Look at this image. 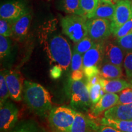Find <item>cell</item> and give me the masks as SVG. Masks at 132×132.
Masks as SVG:
<instances>
[{
    "label": "cell",
    "instance_id": "44dd1931",
    "mask_svg": "<svg viewBox=\"0 0 132 132\" xmlns=\"http://www.w3.org/2000/svg\"><path fill=\"white\" fill-rule=\"evenodd\" d=\"M61 11L67 14H76L81 15L80 0H59Z\"/></svg>",
    "mask_w": 132,
    "mask_h": 132
},
{
    "label": "cell",
    "instance_id": "603a6c76",
    "mask_svg": "<svg viewBox=\"0 0 132 132\" xmlns=\"http://www.w3.org/2000/svg\"><path fill=\"white\" fill-rule=\"evenodd\" d=\"M87 88L89 92L90 98L92 105L97 103L99 100L106 94L100 82L91 86H87Z\"/></svg>",
    "mask_w": 132,
    "mask_h": 132
},
{
    "label": "cell",
    "instance_id": "d4e9b609",
    "mask_svg": "<svg viewBox=\"0 0 132 132\" xmlns=\"http://www.w3.org/2000/svg\"><path fill=\"white\" fill-rule=\"evenodd\" d=\"M10 97V94L6 82L5 73L1 72L0 74V104L1 106L7 102V98Z\"/></svg>",
    "mask_w": 132,
    "mask_h": 132
},
{
    "label": "cell",
    "instance_id": "6da1fadb",
    "mask_svg": "<svg viewBox=\"0 0 132 132\" xmlns=\"http://www.w3.org/2000/svg\"><path fill=\"white\" fill-rule=\"evenodd\" d=\"M39 40L52 62L68 70L72 57V52L68 41L61 34L56 20L48 21L41 26Z\"/></svg>",
    "mask_w": 132,
    "mask_h": 132
},
{
    "label": "cell",
    "instance_id": "74e56055",
    "mask_svg": "<svg viewBox=\"0 0 132 132\" xmlns=\"http://www.w3.org/2000/svg\"><path fill=\"white\" fill-rule=\"evenodd\" d=\"M12 132H37V131L32 127L26 125V126L22 127L20 128L19 129L15 130V131Z\"/></svg>",
    "mask_w": 132,
    "mask_h": 132
},
{
    "label": "cell",
    "instance_id": "d6986e66",
    "mask_svg": "<svg viewBox=\"0 0 132 132\" xmlns=\"http://www.w3.org/2000/svg\"><path fill=\"white\" fill-rule=\"evenodd\" d=\"M100 75L105 79L120 78L123 76L122 69L121 66L113 64L103 62V64L99 67Z\"/></svg>",
    "mask_w": 132,
    "mask_h": 132
},
{
    "label": "cell",
    "instance_id": "5b68a950",
    "mask_svg": "<svg viewBox=\"0 0 132 132\" xmlns=\"http://www.w3.org/2000/svg\"><path fill=\"white\" fill-rule=\"evenodd\" d=\"M77 112L67 106L53 108L48 115L50 124L57 132H69Z\"/></svg>",
    "mask_w": 132,
    "mask_h": 132
},
{
    "label": "cell",
    "instance_id": "7c38bea8",
    "mask_svg": "<svg viewBox=\"0 0 132 132\" xmlns=\"http://www.w3.org/2000/svg\"><path fill=\"white\" fill-rule=\"evenodd\" d=\"M125 53L118 43L116 44L113 42L105 43L103 62L122 67L123 65Z\"/></svg>",
    "mask_w": 132,
    "mask_h": 132
},
{
    "label": "cell",
    "instance_id": "8fae6325",
    "mask_svg": "<svg viewBox=\"0 0 132 132\" xmlns=\"http://www.w3.org/2000/svg\"><path fill=\"white\" fill-rule=\"evenodd\" d=\"M105 42H96L91 48L83 54V68L98 66L103 61Z\"/></svg>",
    "mask_w": 132,
    "mask_h": 132
},
{
    "label": "cell",
    "instance_id": "ab89813d",
    "mask_svg": "<svg viewBox=\"0 0 132 132\" xmlns=\"http://www.w3.org/2000/svg\"><path fill=\"white\" fill-rule=\"evenodd\" d=\"M130 85H131V87L132 88V80H130Z\"/></svg>",
    "mask_w": 132,
    "mask_h": 132
},
{
    "label": "cell",
    "instance_id": "484cf974",
    "mask_svg": "<svg viewBox=\"0 0 132 132\" xmlns=\"http://www.w3.org/2000/svg\"><path fill=\"white\" fill-rule=\"evenodd\" d=\"M11 40L9 37L0 35V57L3 59L8 56L11 52Z\"/></svg>",
    "mask_w": 132,
    "mask_h": 132
},
{
    "label": "cell",
    "instance_id": "cb8c5ba5",
    "mask_svg": "<svg viewBox=\"0 0 132 132\" xmlns=\"http://www.w3.org/2000/svg\"><path fill=\"white\" fill-rule=\"evenodd\" d=\"M95 43L94 40H92L89 36H87L78 42L76 43L75 45L73 47V50L83 55L86 52H87L89 50L93 47Z\"/></svg>",
    "mask_w": 132,
    "mask_h": 132
},
{
    "label": "cell",
    "instance_id": "ffe728a7",
    "mask_svg": "<svg viewBox=\"0 0 132 132\" xmlns=\"http://www.w3.org/2000/svg\"><path fill=\"white\" fill-rule=\"evenodd\" d=\"M100 123L101 125L112 127L123 132H132V120L113 119L103 117Z\"/></svg>",
    "mask_w": 132,
    "mask_h": 132
},
{
    "label": "cell",
    "instance_id": "4316f807",
    "mask_svg": "<svg viewBox=\"0 0 132 132\" xmlns=\"http://www.w3.org/2000/svg\"><path fill=\"white\" fill-rule=\"evenodd\" d=\"M70 65L72 72L77 70H82L83 69V55L79 53L75 50H73Z\"/></svg>",
    "mask_w": 132,
    "mask_h": 132
},
{
    "label": "cell",
    "instance_id": "f1b7e54d",
    "mask_svg": "<svg viewBox=\"0 0 132 132\" xmlns=\"http://www.w3.org/2000/svg\"><path fill=\"white\" fill-rule=\"evenodd\" d=\"M0 35L10 37L12 36V23L1 19L0 20Z\"/></svg>",
    "mask_w": 132,
    "mask_h": 132
},
{
    "label": "cell",
    "instance_id": "60d3db41",
    "mask_svg": "<svg viewBox=\"0 0 132 132\" xmlns=\"http://www.w3.org/2000/svg\"><path fill=\"white\" fill-rule=\"evenodd\" d=\"M118 1H119V0H118Z\"/></svg>",
    "mask_w": 132,
    "mask_h": 132
},
{
    "label": "cell",
    "instance_id": "d6a6232c",
    "mask_svg": "<svg viewBox=\"0 0 132 132\" xmlns=\"http://www.w3.org/2000/svg\"><path fill=\"white\" fill-rule=\"evenodd\" d=\"M85 77L86 78H90L96 75H100V69L98 66H90L82 69Z\"/></svg>",
    "mask_w": 132,
    "mask_h": 132
},
{
    "label": "cell",
    "instance_id": "f546056e",
    "mask_svg": "<svg viewBox=\"0 0 132 132\" xmlns=\"http://www.w3.org/2000/svg\"><path fill=\"white\" fill-rule=\"evenodd\" d=\"M132 32V19L128 21L127 22L123 24L114 33L113 35L117 39L119 38L123 37V36L127 35L128 34Z\"/></svg>",
    "mask_w": 132,
    "mask_h": 132
},
{
    "label": "cell",
    "instance_id": "9c48e42d",
    "mask_svg": "<svg viewBox=\"0 0 132 132\" xmlns=\"http://www.w3.org/2000/svg\"><path fill=\"white\" fill-rule=\"evenodd\" d=\"M19 117V110L14 103L6 102L0 108V130L6 132L15 124Z\"/></svg>",
    "mask_w": 132,
    "mask_h": 132
},
{
    "label": "cell",
    "instance_id": "52a82bcc",
    "mask_svg": "<svg viewBox=\"0 0 132 132\" xmlns=\"http://www.w3.org/2000/svg\"><path fill=\"white\" fill-rule=\"evenodd\" d=\"M29 12L26 5L18 0L6 1L0 6V18L7 20L12 23L21 16Z\"/></svg>",
    "mask_w": 132,
    "mask_h": 132
},
{
    "label": "cell",
    "instance_id": "ac0fdd59",
    "mask_svg": "<svg viewBox=\"0 0 132 132\" xmlns=\"http://www.w3.org/2000/svg\"><path fill=\"white\" fill-rule=\"evenodd\" d=\"M115 8L116 4L100 1L98 6L90 19H103L111 21L113 19Z\"/></svg>",
    "mask_w": 132,
    "mask_h": 132
},
{
    "label": "cell",
    "instance_id": "4fadbf2b",
    "mask_svg": "<svg viewBox=\"0 0 132 132\" xmlns=\"http://www.w3.org/2000/svg\"><path fill=\"white\" fill-rule=\"evenodd\" d=\"M99 125L81 112H77L69 132H98Z\"/></svg>",
    "mask_w": 132,
    "mask_h": 132
},
{
    "label": "cell",
    "instance_id": "8992f818",
    "mask_svg": "<svg viewBox=\"0 0 132 132\" xmlns=\"http://www.w3.org/2000/svg\"><path fill=\"white\" fill-rule=\"evenodd\" d=\"M88 36L95 42L104 41L112 34L111 21L103 19H87Z\"/></svg>",
    "mask_w": 132,
    "mask_h": 132
},
{
    "label": "cell",
    "instance_id": "1f68e13d",
    "mask_svg": "<svg viewBox=\"0 0 132 132\" xmlns=\"http://www.w3.org/2000/svg\"><path fill=\"white\" fill-rule=\"evenodd\" d=\"M123 67L127 78L129 80H132V52L127 53L125 54Z\"/></svg>",
    "mask_w": 132,
    "mask_h": 132
},
{
    "label": "cell",
    "instance_id": "e0dca14e",
    "mask_svg": "<svg viewBox=\"0 0 132 132\" xmlns=\"http://www.w3.org/2000/svg\"><path fill=\"white\" fill-rule=\"evenodd\" d=\"M100 82L105 93L116 94L125 89L131 87L130 82L121 78L105 79L102 77Z\"/></svg>",
    "mask_w": 132,
    "mask_h": 132
},
{
    "label": "cell",
    "instance_id": "8d00e7d4",
    "mask_svg": "<svg viewBox=\"0 0 132 132\" xmlns=\"http://www.w3.org/2000/svg\"><path fill=\"white\" fill-rule=\"evenodd\" d=\"M101 78L102 77L100 76V75H96L90 77V78H86L87 86H93L95 85V84L98 83V82L100 81Z\"/></svg>",
    "mask_w": 132,
    "mask_h": 132
},
{
    "label": "cell",
    "instance_id": "30bf717a",
    "mask_svg": "<svg viewBox=\"0 0 132 132\" xmlns=\"http://www.w3.org/2000/svg\"><path fill=\"white\" fill-rule=\"evenodd\" d=\"M6 82L9 89L10 97L14 101L20 102L22 98L23 77L17 72L9 71L5 73Z\"/></svg>",
    "mask_w": 132,
    "mask_h": 132
},
{
    "label": "cell",
    "instance_id": "4dcf8cb0",
    "mask_svg": "<svg viewBox=\"0 0 132 132\" xmlns=\"http://www.w3.org/2000/svg\"><path fill=\"white\" fill-rule=\"evenodd\" d=\"M132 103V88L128 87L119 92L118 105Z\"/></svg>",
    "mask_w": 132,
    "mask_h": 132
},
{
    "label": "cell",
    "instance_id": "277c9868",
    "mask_svg": "<svg viewBox=\"0 0 132 132\" xmlns=\"http://www.w3.org/2000/svg\"><path fill=\"white\" fill-rule=\"evenodd\" d=\"M87 21L86 18L78 15H67L61 19L62 32L76 44L88 36Z\"/></svg>",
    "mask_w": 132,
    "mask_h": 132
},
{
    "label": "cell",
    "instance_id": "7a4b0ae2",
    "mask_svg": "<svg viewBox=\"0 0 132 132\" xmlns=\"http://www.w3.org/2000/svg\"><path fill=\"white\" fill-rule=\"evenodd\" d=\"M23 85L24 100L28 106L39 116H46L52 107L50 94L38 83L24 81Z\"/></svg>",
    "mask_w": 132,
    "mask_h": 132
},
{
    "label": "cell",
    "instance_id": "ba28073f",
    "mask_svg": "<svg viewBox=\"0 0 132 132\" xmlns=\"http://www.w3.org/2000/svg\"><path fill=\"white\" fill-rule=\"evenodd\" d=\"M132 19V1L130 0H119L116 4L115 12L111 21L112 34L123 24Z\"/></svg>",
    "mask_w": 132,
    "mask_h": 132
},
{
    "label": "cell",
    "instance_id": "7402d4cb",
    "mask_svg": "<svg viewBox=\"0 0 132 132\" xmlns=\"http://www.w3.org/2000/svg\"><path fill=\"white\" fill-rule=\"evenodd\" d=\"M80 3L81 15L89 19L98 6L100 0H80Z\"/></svg>",
    "mask_w": 132,
    "mask_h": 132
},
{
    "label": "cell",
    "instance_id": "f35d334b",
    "mask_svg": "<svg viewBox=\"0 0 132 132\" xmlns=\"http://www.w3.org/2000/svg\"><path fill=\"white\" fill-rule=\"evenodd\" d=\"M100 1H103V2H106L108 3H111V4H116L117 2L118 1V0H100Z\"/></svg>",
    "mask_w": 132,
    "mask_h": 132
},
{
    "label": "cell",
    "instance_id": "5bb4252c",
    "mask_svg": "<svg viewBox=\"0 0 132 132\" xmlns=\"http://www.w3.org/2000/svg\"><path fill=\"white\" fill-rule=\"evenodd\" d=\"M118 102L119 95L118 94L114 93H106L97 103L92 105L90 108L91 116L94 118H96L103 112L118 105Z\"/></svg>",
    "mask_w": 132,
    "mask_h": 132
},
{
    "label": "cell",
    "instance_id": "e575fe53",
    "mask_svg": "<svg viewBox=\"0 0 132 132\" xmlns=\"http://www.w3.org/2000/svg\"><path fill=\"white\" fill-rule=\"evenodd\" d=\"M85 77L82 70H77L72 71L71 74V79L73 80H81Z\"/></svg>",
    "mask_w": 132,
    "mask_h": 132
},
{
    "label": "cell",
    "instance_id": "83f0119b",
    "mask_svg": "<svg viewBox=\"0 0 132 132\" xmlns=\"http://www.w3.org/2000/svg\"><path fill=\"white\" fill-rule=\"evenodd\" d=\"M117 43L125 53L132 52V32L118 39Z\"/></svg>",
    "mask_w": 132,
    "mask_h": 132
},
{
    "label": "cell",
    "instance_id": "836d02e7",
    "mask_svg": "<svg viewBox=\"0 0 132 132\" xmlns=\"http://www.w3.org/2000/svg\"><path fill=\"white\" fill-rule=\"evenodd\" d=\"M62 70H63V69H62V67L57 65V64L53 66L52 69H50L51 77L54 80H56V79L60 78V77L62 75Z\"/></svg>",
    "mask_w": 132,
    "mask_h": 132
},
{
    "label": "cell",
    "instance_id": "2e32d148",
    "mask_svg": "<svg viewBox=\"0 0 132 132\" xmlns=\"http://www.w3.org/2000/svg\"><path fill=\"white\" fill-rule=\"evenodd\" d=\"M104 117L113 119L132 120V103L115 105L105 111Z\"/></svg>",
    "mask_w": 132,
    "mask_h": 132
},
{
    "label": "cell",
    "instance_id": "3957f363",
    "mask_svg": "<svg viewBox=\"0 0 132 132\" xmlns=\"http://www.w3.org/2000/svg\"><path fill=\"white\" fill-rule=\"evenodd\" d=\"M69 93L70 96L71 106L77 111H87L90 110L92 103L87 85V79L73 80L69 82Z\"/></svg>",
    "mask_w": 132,
    "mask_h": 132
},
{
    "label": "cell",
    "instance_id": "d590c367",
    "mask_svg": "<svg viewBox=\"0 0 132 132\" xmlns=\"http://www.w3.org/2000/svg\"><path fill=\"white\" fill-rule=\"evenodd\" d=\"M98 132H123L120 131L116 128L108 126V125H99Z\"/></svg>",
    "mask_w": 132,
    "mask_h": 132
},
{
    "label": "cell",
    "instance_id": "9a60e30c",
    "mask_svg": "<svg viewBox=\"0 0 132 132\" xmlns=\"http://www.w3.org/2000/svg\"><path fill=\"white\" fill-rule=\"evenodd\" d=\"M32 20L30 12L21 16L12 23V36L19 41H22L28 33Z\"/></svg>",
    "mask_w": 132,
    "mask_h": 132
}]
</instances>
